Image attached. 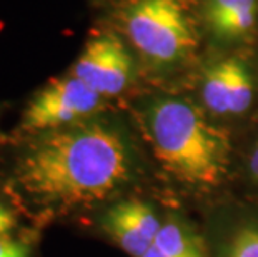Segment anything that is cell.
Returning <instances> with one entry per match:
<instances>
[{
  "mask_svg": "<svg viewBox=\"0 0 258 257\" xmlns=\"http://www.w3.org/2000/svg\"><path fill=\"white\" fill-rule=\"evenodd\" d=\"M135 172V152L123 129L95 116L25 137L14 161L12 184L37 209L69 212L113 197Z\"/></svg>",
  "mask_w": 258,
  "mask_h": 257,
  "instance_id": "1",
  "label": "cell"
},
{
  "mask_svg": "<svg viewBox=\"0 0 258 257\" xmlns=\"http://www.w3.org/2000/svg\"><path fill=\"white\" fill-rule=\"evenodd\" d=\"M144 127L155 157L167 171L194 187H217L228 174V135L194 104L162 97L144 111Z\"/></svg>",
  "mask_w": 258,
  "mask_h": 257,
  "instance_id": "2",
  "label": "cell"
},
{
  "mask_svg": "<svg viewBox=\"0 0 258 257\" xmlns=\"http://www.w3.org/2000/svg\"><path fill=\"white\" fill-rule=\"evenodd\" d=\"M117 17L132 45L155 64L178 62L195 45L182 0H128Z\"/></svg>",
  "mask_w": 258,
  "mask_h": 257,
  "instance_id": "3",
  "label": "cell"
},
{
  "mask_svg": "<svg viewBox=\"0 0 258 257\" xmlns=\"http://www.w3.org/2000/svg\"><path fill=\"white\" fill-rule=\"evenodd\" d=\"M105 100L67 72L48 80L30 97L20 116L17 134L25 139L100 116Z\"/></svg>",
  "mask_w": 258,
  "mask_h": 257,
  "instance_id": "4",
  "label": "cell"
},
{
  "mask_svg": "<svg viewBox=\"0 0 258 257\" xmlns=\"http://www.w3.org/2000/svg\"><path fill=\"white\" fill-rule=\"evenodd\" d=\"M69 72L103 99H110L130 87L135 75V62L115 32H98L85 42Z\"/></svg>",
  "mask_w": 258,
  "mask_h": 257,
  "instance_id": "5",
  "label": "cell"
},
{
  "mask_svg": "<svg viewBox=\"0 0 258 257\" xmlns=\"http://www.w3.org/2000/svg\"><path fill=\"white\" fill-rule=\"evenodd\" d=\"M202 99L217 116H238L253 100V77L243 60L227 57L210 64L202 75Z\"/></svg>",
  "mask_w": 258,
  "mask_h": 257,
  "instance_id": "6",
  "label": "cell"
},
{
  "mask_svg": "<svg viewBox=\"0 0 258 257\" xmlns=\"http://www.w3.org/2000/svg\"><path fill=\"white\" fill-rule=\"evenodd\" d=\"M163 221L155 209L140 199L112 204L100 217V226L130 257H144L152 249Z\"/></svg>",
  "mask_w": 258,
  "mask_h": 257,
  "instance_id": "7",
  "label": "cell"
},
{
  "mask_svg": "<svg viewBox=\"0 0 258 257\" xmlns=\"http://www.w3.org/2000/svg\"><path fill=\"white\" fill-rule=\"evenodd\" d=\"M203 15L218 40H241L255 29L258 0H205Z\"/></svg>",
  "mask_w": 258,
  "mask_h": 257,
  "instance_id": "8",
  "label": "cell"
},
{
  "mask_svg": "<svg viewBox=\"0 0 258 257\" xmlns=\"http://www.w3.org/2000/svg\"><path fill=\"white\" fill-rule=\"evenodd\" d=\"M153 247L168 257H207L200 236L180 219L163 221Z\"/></svg>",
  "mask_w": 258,
  "mask_h": 257,
  "instance_id": "9",
  "label": "cell"
},
{
  "mask_svg": "<svg viewBox=\"0 0 258 257\" xmlns=\"http://www.w3.org/2000/svg\"><path fill=\"white\" fill-rule=\"evenodd\" d=\"M223 257H258V222H243L225 242Z\"/></svg>",
  "mask_w": 258,
  "mask_h": 257,
  "instance_id": "10",
  "label": "cell"
},
{
  "mask_svg": "<svg viewBox=\"0 0 258 257\" xmlns=\"http://www.w3.org/2000/svg\"><path fill=\"white\" fill-rule=\"evenodd\" d=\"M0 257H30L29 247L12 237H0Z\"/></svg>",
  "mask_w": 258,
  "mask_h": 257,
  "instance_id": "11",
  "label": "cell"
},
{
  "mask_svg": "<svg viewBox=\"0 0 258 257\" xmlns=\"http://www.w3.org/2000/svg\"><path fill=\"white\" fill-rule=\"evenodd\" d=\"M15 226H17V219H15L14 211L5 204L0 195V237H10Z\"/></svg>",
  "mask_w": 258,
  "mask_h": 257,
  "instance_id": "12",
  "label": "cell"
},
{
  "mask_svg": "<svg viewBox=\"0 0 258 257\" xmlns=\"http://www.w3.org/2000/svg\"><path fill=\"white\" fill-rule=\"evenodd\" d=\"M250 174L255 180H258V144L255 145V149L250 156Z\"/></svg>",
  "mask_w": 258,
  "mask_h": 257,
  "instance_id": "13",
  "label": "cell"
},
{
  "mask_svg": "<svg viewBox=\"0 0 258 257\" xmlns=\"http://www.w3.org/2000/svg\"><path fill=\"white\" fill-rule=\"evenodd\" d=\"M144 257H168V255L162 254L160 250H157V249H155V247H153V245H152V249L148 250V252H147V254H145Z\"/></svg>",
  "mask_w": 258,
  "mask_h": 257,
  "instance_id": "14",
  "label": "cell"
}]
</instances>
